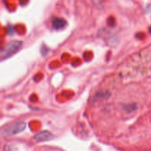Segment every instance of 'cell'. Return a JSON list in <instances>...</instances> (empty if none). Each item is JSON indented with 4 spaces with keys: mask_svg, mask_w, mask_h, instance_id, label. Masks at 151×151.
Returning a JSON list of instances; mask_svg holds the SVG:
<instances>
[{
    "mask_svg": "<svg viewBox=\"0 0 151 151\" xmlns=\"http://www.w3.org/2000/svg\"><path fill=\"white\" fill-rule=\"evenodd\" d=\"M22 44V41H13L7 44L4 50L0 52V58H5L13 55L19 50Z\"/></svg>",
    "mask_w": 151,
    "mask_h": 151,
    "instance_id": "6da1fadb",
    "label": "cell"
},
{
    "mask_svg": "<svg viewBox=\"0 0 151 151\" xmlns=\"http://www.w3.org/2000/svg\"><path fill=\"white\" fill-rule=\"evenodd\" d=\"M25 128H26L25 123L22 122H16V123L12 124V125L7 126L6 128H4L2 133L3 134H5V135H14V134H17L19 133L22 132L25 129Z\"/></svg>",
    "mask_w": 151,
    "mask_h": 151,
    "instance_id": "7a4b0ae2",
    "label": "cell"
},
{
    "mask_svg": "<svg viewBox=\"0 0 151 151\" xmlns=\"http://www.w3.org/2000/svg\"><path fill=\"white\" fill-rule=\"evenodd\" d=\"M66 24V20L61 18H53L52 21V27L55 29H60L64 27Z\"/></svg>",
    "mask_w": 151,
    "mask_h": 151,
    "instance_id": "3957f363",
    "label": "cell"
},
{
    "mask_svg": "<svg viewBox=\"0 0 151 151\" xmlns=\"http://www.w3.org/2000/svg\"><path fill=\"white\" fill-rule=\"evenodd\" d=\"M52 135L48 131H42V132L36 134L34 139L38 142H44L52 139Z\"/></svg>",
    "mask_w": 151,
    "mask_h": 151,
    "instance_id": "277c9868",
    "label": "cell"
}]
</instances>
